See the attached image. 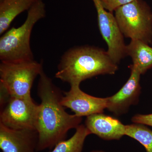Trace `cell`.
<instances>
[{"label":"cell","mask_w":152,"mask_h":152,"mask_svg":"<svg viewBox=\"0 0 152 152\" xmlns=\"http://www.w3.org/2000/svg\"><path fill=\"white\" fill-rule=\"evenodd\" d=\"M37 94L39 104L37 131V152L52 149L65 140L68 132L80 124L82 118L67 113L61 104L63 94L43 71L39 75Z\"/></svg>","instance_id":"1"},{"label":"cell","mask_w":152,"mask_h":152,"mask_svg":"<svg viewBox=\"0 0 152 152\" xmlns=\"http://www.w3.org/2000/svg\"><path fill=\"white\" fill-rule=\"evenodd\" d=\"M118 68L107 51L83 46L66 52L61 57L55 77L69 84L70 86H80L82 82L95 76L114 75Z\"/></svg>","instance_id":"2"},{"label":"cell","mask_w":152,"mask_h":152,"mask_svg":"<svg viewBox=\"0 0 152 152\" xmlns=\"http://www.w3.org/2000/svg\"><path fill=\"white\" fill-rule=\"evenodd\" d=\"M46 16L45 5L37 0L28 11L24 23L18 28L12 27L0 38V60L5 62H19L34 60L30 38L36 23Z\"/></svg>","instance_id":"3"},{"label":"cell","mask_w":152,"mask_h":152,"mask_svg":"<svg viewBox=\"0 0 152 152\" xmlns=\"http://www.w3.org/2000/svg\"><path fill=\"white\" fill-rule=\"evenodd\" d=\"M115 12L119 27L125 37L152 43V12L144 0H133Z\"/></svg>","instance_id":"4"},{"label":"cell","mask_w":152,"mask_h":152,"mask_svg":"<svg viewBox=\"0 0 152 152\" xmlns=\"http://www.w3.org/2000/svg\"><path fill=\"white\" fill-rule=\"evenodd\" d=\"M43 71L42 63L35 61L0 64V87L10 96H31L35 79Z\"/></svg>","instance_id":"5"},{"label":"cell","mask_w":152,"mask_h":152,"mask_svg":"<svg viewBox=\"0 0 152 152\" xmlns=\"http://www.w3.org/2000/svg\"><path fill=\"white\" fill-rule=\"evenodd\" d=\"M39 110L31 96H10L1 105L0 124L13 129L37 131Z\"/></svg>","instance_id":"6"},{"label":"cell","mask_w":152,"mask_h":152,"mask_svg":"<svg viewBox=\"0 0 152 152\" xmlns=\"http://www.w3.org/2000/svg\"><path fill=\"white\" fill-rule=\"evenodd\" d=\"M97 13L98 25L101 35L107 45L108 53L117 64L127 56L124 36L112 12H107L100 0H93Z\"/></svg>","instance_id":"7"},{"label":"cell","mask_w":152,"mask_h":152,"mask_svg":"<svg viewBox=\"0 0 152 152\" xmlns=\"http://www.w3.org/2000/svg\"><path fill=\"white\" fill-rule=\"evenodd\" d=\"M80 86H71L69 91L64 92L61 100L63 106L81 118L103 113L107 107V98L96 97L88 94L82 91Z\"/></svg>","instance_id":"8"},{"label":"cell","mask_w":152,"mask_h":152,"mask_svg":"<svg viewBox=\"0 0 152 152\" xmlns=\"http://www.w3.org/2000/svg\"><path fill=\"white\" fill-rule=\"evenodd\" d=\"M130 68L131 75L126 83L116 94L107 98V109L116 116L126 113L131 106L138 102L141 90V74L133 65Z\"/></svg>","instance_id":"9"},{"label":"cell","mask_w":152,"mask_h":152,"mask_svg":"<svg viewBox=\"0 0 152 152\" xmlns=\"http://www.w3.org/2000/svg\"><path fill=\"white\" fill-rule=\"evenodd\" d=\"M38 133L33 130H15L0 124V148L3 152H37Z\"/></svg>","instance_id":"10"},{"label":"cell","mask_w":152,"mask_h":152,"mask_svg":"<svg viewBox=\"0 0 152 152\" xmlns=\"http://www.w3.org/2000/svg\"><path fill=\"white\" fill-rule=\"evenodd\" d=\"M85 126L91 134L106 140H118L126 135V125L117 119L102 113L87 117Z\"/></svg>","instance_id":"11"},{"label":"cell","mask_w":152,"mask_h":152,"mask_svg":"<svg viewBox=\"0 0 152 152\" xmlns=\"http://www.w3.org/2000/svg\"><path fill=\"white\" fill-rule=\"evenodd\" d=\"M37 0H4L0 2V34L8 29L19 15L28 10Z\"/></svg>","instance_id":"12"},{"label":"cell","mask_w":152,"mask_h":152,"mask_svg":"<svg viewBox=\"0 0 152 152\" xmlns=\"http://www.w3.org/2000/svg\"><path fill=\"white\" fill-rule=\"evenodd\" d=\"M127 56L132 58L133 65L141 75L152 67V48L138 40H131L126 46Z\"/></svg>","instance_id":"13"},{"label":"cell","mask_w":152,"mask_h":152,"mask_svg":"<svg viewBox=\"0 0 152 152\" xmlns=\"http://www.w3.org/2000/svg\"><path fill=\"white\" fill-rule=\"evenodd\" d=\"M90 134L91 133L85 125L80 124L70 138L59 142L49 152H82L85 140Z\"/></svg>","instance_id":"14"},{"label":"cell","mask_w":152,"mask_h":152,"mask_svg":"<svg viewBox=\"0 0 152 152\" xmlns=\"http://www.w3.org/2000/svg\"><path fill=\"white\" fill-rule=\"evenodd\" d=\"M126 135L134 139L144 147L147 152H152V131L141 124L126 125Z\"/></svg>","instance_id":"15"},{"label":"cell","mask_w":152,"mask_h":152,"mask_svg":"<svg viewBox=\"0 0 152 152\" xmlns=\"http://www.w3.org/2000/svg\"><path fill=\"white\" fill-rule=\"evenodd\" d=\"M104 8L113 12L123 5L131 2L133 0H100Z\"/></svg>","instance_id":"16"},{"label":"cell","mask_w":152,"mask_h":152,"mask_svg":"<svg viewBox=\"0 0 152 152\" xmlns=\"http://www.w3.org/2000/svg\"><path fill=\"white\" fill-rule=\"evenodd\" d=\"M132 121L135 124H141L152 127V114H137L133 116Z\"/></svg>","instance_id":"17"},{"label":"cell","mask_w":152,"mask_h":152,"mask_svg":"<svg viewBox=\"0 0 152 152\" xmlns=\"http://www.w3.org/2000/svg\"><path fill=\"white\" fill-rule=\"evenodd\" d=\"M91 152H105L104 151H93Z\"/></svg>","instance_id":"18"},{"label":"cell","mask_w":152,"mask_h":152,"mask_svg":"<svg viewBox=\"0 0 152 152\" xmlns=\"http://www.w3.org/2000/svg\"><path fill=\"white\" fill-rule=\"evenodd\" d=\"M4 0H0V2H1L3 1H4Z\"/></svg>","instance_id":"19"}]
</instances>
